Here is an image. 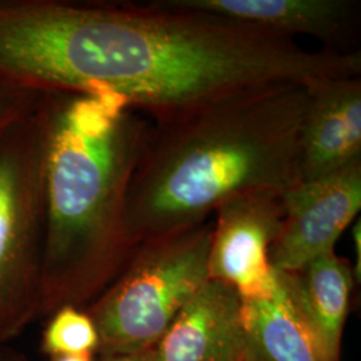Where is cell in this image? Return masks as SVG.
I'll use <instances>...</instances> for the list:
<instances>
[{"label":"cell","mask_w":361,"mask_h":361,"mask_svg":"<svg viewBox=\"0 0 361 361\" xmlns=\"http://www.w3.org/2000/svg\"><path fill=\"white\" fill-rule=\"evenodd\" d=\"M44 133L40 313L86 308L137 245L128 229L130 183L150 119L110 92L39 94Z\"/></svg>","instance_id":"obj_3"},{"label":"cell","mask_w":361,"mask_h":361,"mask_svg":"<svg viewBox=\"0 0 361 361\" xmlns=\"http://www.w3.org/2000/svg\"><path fill=\"white\" fill-rule=\"evenodd\" d=\"M213 221L145 240L114 281L85 310L99 335L97 357L154 348L209 280Z\"/></svg>","instance_id":"obj_4"},{"label":"cell","mask_w":361,"mask_h":361,"mask_svg":"<svg viewBox=\"0 0 361 361\" xmlns=\"http://www.w3.org/2000/svg\"><path fill=\"white\" fill-rule=\"evenodd\" d=\"M49 361H95L94 356H62V357H52Z\"/></svg>","instance_id":"obj_18"},{"label":"cell","mask_w":361,"mask_h":361,"mask_svg":"<svg viewBox=\"0 0 361 361\" xmlns=\"http://www.w3.org/2000/svg\"><path fill=\"white\" fill-rule=\"evenodd\" d=\"M243 361H255L253 360V359H252V356H250V355H249V356H247V357H246V359H244V360Z\"/></svg>","instance_id":"obj_19"},{"label":"cell","mask_w":361,"mask_h":361,"mask_svg":"<svg viewBox=\"0 0 361 361\" xmlns=\"http://www.w3.org/2000/svg\"><path fill=\"white\" fill-rule=\"evenodd\" d=\"M277 277L320 361H340L343 332L356 284L348 259L331 252L298 271H277Z\"/></svg>","instance_id":"obj_11"},{"label":"cell","mask_w":361,"mask_h":361,"mask_svg":"<svg viewBox=\"0 0 361 361\" xmlns=\"http://www.w3.org/2000/svg\"><path fill=\"white\" fill-rule=\"evenodd\" d=\"M214 214L209 279L231 285L246 301L271 296L277 273L269 250L283 224V194H241L224 202Z\"/></svg>","instance_id":"obj_6"},{"label":"cell","mask_w":361,"mask_h":361,"mask_svg":"<svg viewBox=\"0 0 361 361\" xmlns=\"http://www.w3.org/2000/svg\"><path fill=\"white\" fill-rule=\"evenodd\" d=\"M95 361H155L153 348L137 352V353H126V355H114V356H102L95 357Z\"/></svg>","instance_id":"obj_15"},{"label":"cell","mask_w":361,"mask_h":361,"mask_svg":"<svg viewBox=\"0 0 361 361\" xmlns=\"http://www.w3.org/2000/svg\"><path fill=\"white\" fill-rule=\"evenodd\" d=\"M352 237H353V244H355V253L357 255V259L355 262V267L352 268L353 271V276H355V280L357 281V284L360 283L361 279V226L360 221L356 222V226L353 228V232H352Z\"/></svg>","instance_id":"obj_16"},{"label":"cell","mask_w":361,"mask_h":361,"mask_svg":"<svg viewBox=\"0 0 361 361\" xmlns=\"http://www.w3.org/2000/svg\"><path fill=\"white\" fill-rule=\"evenodd\" d=\"M0 361H27L23 353L10 347L0 348Z\"/></svg>","instance_id":"obj_17"},{"label":"cell","mask_w":361,"mask_h":361,"mask_svg":"<svg viewBox=\"0 0 361 361\" xmlns=\"http://www.w3.org/2000/svg\"><path fill=\"white\" fill-rule=\"evenodd\" d=\"M298 164L301 182L319 180L361 159V77L308 85Z\"/></svg>","instance_id":"obj_9"},{"label":"cell","mask_w":361,"mask_h":361,"mask_svg":"<svg viewBox=\"0 0 361 361\" xmlns=\"http://www.w3.org/2000/svg\"><path fill=\"white\" fill-rule=\"evenodd\" d=\"M170 7L212 13L292 38L320 39L326 50L343 52L360 28L356 0H162Z\"/></svg>","instance_id":"obj_10"},{"label":"cell","mask_w":361,"mask_h":361,"mask_svg":"<svg viewBox=\"0 0 361 361\" xmlns=\"http://www.w3.org/2000/svg\"><path fill=\"white\" fill-rule=\"evenodd\" d=\"M308 102L307 86L271 83L150 121L128 197L133 243L204 224L233 197L296 186Z\"/></svg>","instance_id":"obj_2"},{"label":"cell","mask_w":361,"mask_h":361,"mask_svg":"<svg viewBox=\"0 0 361 361\" xmlns=\"http://www.w3.org/2000/svg\"><path fill=\"white\" fill-rule=\"evenodd\" d=\"M155 361H243L249 353L244 300L231 285L207 280L161 336Z\"/></svg>","instance_id":"obj_8"},{"label":"cell","mask_w":361,"mask_h":361,"mask_svg":"<svg viewBox=\"0 0 361 361\" xmlns=\"http://www.w3.org/2000/svg\"><path fill=\"white\" fill-rule=\"evenodd\" d=\"M244 319L253 360L320 361L279 277L271 296L244 300Z\"/></svg>","instance_id":"obj_12"},{"label":"cell","mask_w":361,"mask_h":361,"mask_svg":"<svg viewBox=\"0 0 361 361\" xmlns=\"http://www.w3.org/2000/svg\"><path fill=\"white\" fill-rule=\"evenodd\" d=\"M42 352L52 357L94 356L99 350V335L85 308L63 307L47 317L40 338Z\"/></svg>","instance_id":"obj_13"},{"label":"cell","mask_w":361,"mask_h":361,"mask_svg":"<svg viewBox=\"0 0 361 361\" xmlns=\"http://www.w3.org/2000/svg\"><path fill=\"white\" fill-rule=\"evenodd\" d=\"M39 94L0 83V134L35 104Z\"/></svg>","instance_id":"obj_14"},{"label":"cell","mask_w":361,"mask_h":361,"mask_svg":"<svg viewBox=\"0 0 361 361\" xmlns=\"http://www.w3.org/2000/svg\"><path fill=\"white\" fill-rule=\"evenodd\" d=\"M43 240L44 133L37 99L0 134V348L39 317Z\"/></svg>","instance_id":"obj_5"},{"label":"cell","mask_w":361,"mask_h":361,"mask_svg":"<svg viewBox=\"0 0 361 361\" xmlns=\"http://www.w3.org/2000/svg\"><path fill=\"white\" fill-rule=\"evenodd\" d=\"M284 217L269 250L274 271H296L335 252L337 240L361 207V159L283 194Z\"/></svg>","instance_id":"obj_7"},{"label":"cell","mask_w":361,"mask_h":361,"mask_svg":"<svg viewBox=\"0 0 361 361\" xmlns=\"http://www.w3.org/2000/svg\"><path fill=\"white\" fill-rule=\"evenodd\" d=\"M361 77V52L162 0H0V83L34 94L110 92L152 122L234 91Z\"/></svg>","instance_id":"obj_1"}]
</instances>
